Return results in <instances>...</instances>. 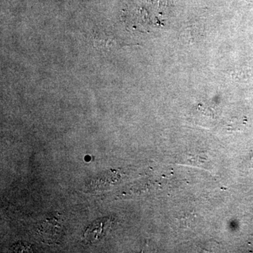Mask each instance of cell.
<instances>
[{
	"mask_svg": "<svg viewBox=\"0 0 253 253\" xmlns=\"http://www.w3.org/2000/svg\"><path fill=\"white\" fill-rule=\"evenodd\" d=\"M12 251L16 253L33 252V248L31 244L19 243L13 246Z\"/></svg>",
	"mask_w": 253,
	"mask_h": 253,
	"instance_id": "277c9868",
	"label": "cell"
},
{
	"mask_svg": "<svg viewBox=\"0 0 253 253\" xmlns=\"http://www.w3.org/2000/svg\"><path fill=\"white\" fill-rule=\"evenodd\" d=\"M92 44L94 48L105 51H111L121 46L119 41L108 33H96L93 37Z\"/></svg>",
	"mask_w": 253,
	"mask_h": 253,
	"instance_id": "3957f363",
	"label": "cell"
},
{
	"mask_svg": "<svg viewBox=\"0 0 253 253\" xmlns=\"http://www.w3.org/2000/svg\"><path fill=\"white\" fill-rule=\"evenodd\" d=\"M112 224L111 217L101 218L94 221L86 228L84 233V239L86 242L94 243L104 237L109 230Z\"/></svg>",
	"mask_w": 253,
	"mask_h": 253,
	"instance_id": "7a4b0ae2",
	"label": "cell"
},
{
	"mask_svg": "<svg viewBox=\"0 0 253 253\" xmlns=\"http://www.w3.org/2000/svg\"><path fill=\"white\" fill-rule=\"evenodd\" d=\"M61 221L56 218H47L38 228V235L41 238L42 241L45 243H54L59 241L63 235V228Z\"/></svg>",
	"mask_w": 253,
	"mask_h": 253,
	"instance_id": "6da1fadb",
	"label": "cell"
}]
</instances>
